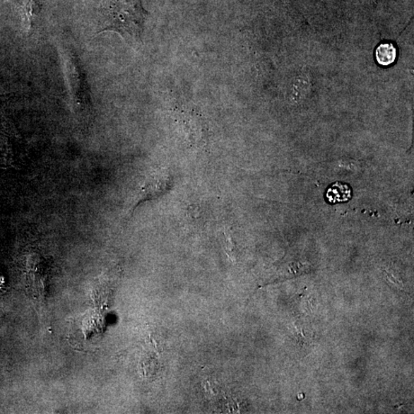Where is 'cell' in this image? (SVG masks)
<instances>
[{"instance_id":"obj_1","label":"cell","mask_w":414,"mask_h":414,"mask_svg":"<svg viewBox=\"0 0 414 414\" xmlns=\"http://www.w3.org/2000/svg\"><path fill=\"white\" fill-rule=\"evenodd\" d=\"M148 15L141 0H106L96 34L112 31L124 39L139 41Z\"/></svg>"},{"instance_id":"obj_2","label":"cell","mask_w":414,"mask_h":414,"mask_svg":"<svg viewBox=\"0 0 414 414\" xmlns=\"http://www.w3.org/2000/svg\"><path fill=\"white\" fill-rule=\"evenodd\" d=\"M398 57V49L391 42H382L375 50V58L380 66L389 67L394 64Z\"/></svg>"},{"instance_id":"obj_3","label":"cell","mask_w":414,"mask_h":414,"mask_svg":"<svg viewBox=\"0 0 414 414\" xmlns=\"http://www.w3.org/2000/svg\"><path fill=\"white\" fill-rule=\"evenodd\" d=\"M326 197L332 204L346 202L352 198V190L348 184L337 182L329 188Z\"/></svg>"},{"instance_id":"obj_4","label":"cell","mask_w":414,"mask_h":414,"mask_svg":"<svg viewBox=\"0 0 414 414\" xmlns=\"http://www.w3.org/2000/svg\"><path fill=\"white\" fill-rule=\"evenodd\" d=\"M309 81L307 76L300 75L293 79V100L297 101L307 94Z\"/></svg>"}]
</instances>
